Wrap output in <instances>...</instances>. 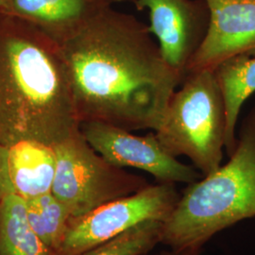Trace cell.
<instances>
[{"label":"cell","mask_w":255,"mask_h":255,"mask_svg":"<svg viewBox=\"0 0 255 255\" xmlns=\"http://www.w3.org/2000/svg\"><path fill=\"white\" fill-rule=\"evenodd\" d=\"M82 135L109 164L133 167L150 174L162 183L190 184L203 177L199 170L169 154L154 131L145 136L101 121H82Z\"/></svg>","instance_id":"52a82bcc"},{"label":"cell","mask_w":255,"mask_h":255,"mask_svg":"<svg viewBox=\"0 0 255 255\" xmlns=\"http://www.w3.org/2000/svg\"><path fill=\"white\" fill-rule=\"evenodd\" d=\"M133 3L139 10H147L148 29L165 63L184 77L207 34L210 14L205 1L134 0Z\"/></svg>","instance_id":"ba28073f"},{"label":"cell","mask_w":255,"mask_h":255,"mask_svg":"<svg viewBox=\"0 0 255 255\" xmlns=\"http://www.w3.org/2000/svg\"><path fill=\"white\" fill-rule=\"evenodd\" d=\"M204 1L209 9V27L185 75L214 72L230 59L255 56V0Z\"/></svg>","instance_id":"9c48e42d"},{"label":"cell","mask_w":255,"mask_h":255,"mask_svg":"<svg viewBox=\"0 0 255 255\" xmlns=\"http://www.w3.org/2000/svg\"><path fill=\"white\" fill-rule=\"evenodd\" d=\"M0 255H53L30 227L25 200L16 194L0 201Z\"/></svg>","instance_id":"4fadbf2b"},{"label":"cell","mask_w":255,"mask_h":255,"mask_svg":"<svg viewBox=\"0 0 255 255\" xmlns=\"http://www.w3.org/2000/svg\"><path fill=\"white\" fill-rule=\"evenodd\" d=\"M56 167L53 146L21 142L9 147L10 179L14 193L24 200L51 193Z\"/></svg>","instance_id":"30bf717a"},{"label":"cell","mask_w":255,"mask_h":255,"mask_svg":"<svg viewBox=\"0 0 255 255\" xmlns=\"http://www.w3.org/2000/svg\"><path fill=\"white\" fill-rule=\"evenodd\" d=\"M181 199L175 183L148 184L134 194L71 218L57 255H81L147 220L165 221Z\"/></svg>","instance_id":"8992f818"},{"label":"cell","mask_w":255,"mask_h":255,"mask_svg":"<svg viewBox=\"0 0 255 255\" xmlns=\"http://www.w3.org/2000/svg\"><path fill=\"white\" fill-rule=\"evenodd\" d=\"M226 107L225 149L229 157L236 150L237 125L243 104L255 93V56H238L214 71Z\"/></svg>","instance_id":"7c38bea8"},{"label":"cell","mask_w":255,"mask_h":255,"mask_svg":"<svg viewBox=\"0 0 255 255\" xmlns=\"http://www.w3.org/2000/svg\"><path fill=\"white\" fill-rule=\"evenodd\" d=\"M115 1H127V0H115ZM131 1H132V2H133V1H134V0H131Z\"/></svg>","instance_id":"ffe728a7"},{"label":"cell","mask_w":255,"mask_h":255,"mask_svg":"<svg viewBox=\"0 0 255 255\" xmlns=\"http://www.w3.org/2000/svg\"><path fill=\"white\" fill-rule=\"evenodd\" d=\"M94 4L89 0H5L1 12L29 22L57 38L79 24Z\"/></svg>","instance_id":"8fae6325"},{"label":"cell","mask_w":255,"mask_h":255,"mask_svg":"<svg viewBox=\"0 0 255 255\" xmlns=\"http://www.w3.org/2000/svg\"><path fill=\"white\" fill-rule=\"evenodd\" d=\"M92 3H102V2H107V0H89Z\"/></svg>","instance_id":"ac0fdd59"},{"label":"cell","mask_w":255,"mask_h":255,"mask_svg":"<svg viewBox=\"0 0 255 255\" xmlns=\"http://www.w3.org/2000/svg\"><path fill=\"white\" fill-rule=\"evenodd\" d=\"M255 217V105L239 131L228 163L188 184L163 225L162 242L173 251L201 253L210 239Z\"/></svg>","instance_id":"3957f363"},{"label":"cell","mask_w":255,"mask_h":255,"mask_svg":"<svg viewBox=\"0 0 255 255\" xmlns=\"http://www.w3.org/2000/svg\"><path fill=\"white\" fill-rule=\"evenodd\" d=\"M160 255H200V253H194L189 251H173L169 249L168 251H163Z\"/></svg>","instance_id":"e0dca14e"},{"label":"cell","mask_w":255,"mask_h":255,"mask_svg":"<svg viewBox=\"0 0 255 255\" xmlns=\"http://www.w3.org/2000/svg\"><path fill=\"white\" fill-rule=\"evenodd\" d=\"M4 1H5V0H0V12H1V9H2V7H3Z\"/></svg>","instance_id":"d6986e66"},{"label":"cell","mask_w":255,"mask_h":255,"mask_svg":"<svg viewBox=\"0 0 255 255\" xmlns=\"http://www.w3.org/2000/svg\"><path fill=\"white\" fill-rule=\"evenodd\" d=\"M164 221L147 220L81 255H146L162 242Z\"/></svg>","instance_id":"9a60e30c"},{"label":"cell","mask_w":255,"mask_h":255,"mask_svg":"<svg viewBox=\"0 0 255 255\" xmlns=\"http://www.w3.org/2000/svg\"><path fill=\"white\" fill-rule=\"evenodd\" d=\"M27 23L0 24V144L54 146L80 120L56 41Z\"/></svg>","instance_id":"7a4b0ae2"},{"label":"cell","mask_w":255,"mask_h":255,"mask_svg":"<svg viewBox=\"0 0 255 255\" xmlns=\"http://www.w3.org/2000/svg\"><path fill=\"white\" fill-rule=\"evenodd\" d=\"M25 202L30 227L52 255H58L71 219L69 211L52 193Z\"/></svg>","instance_id":"5bb4252c"},{"label":"cell","mask_w":255,"mask_h":255,"mask_svg":"<svg viewBox=\"0 0 255 255\" xmlns=\"http://www.w3.org/2000/svg\"><path fill=\"white\" fill-rule=\"evenodd\" d=\"M53 148L57 167L51 193L71 218L84 216L149 184L144 177L109 164L89 145L81 129Z\"/></svg>","instance_id":"5b68a950"},{"label":"cell","mask_w":255,"mask_h":255,"mask_svg":"<svg viewBox=\"0 0 255 255\" xmlns=\"http://www.w3.org/2000/svg\"><path fill=\"white\" fill-rule=\"evenodd\" d=\"M10 194H15L9 168V147L0 144V201Z\"/></svg>","instance_id":"2e32d148"},{"label":"cell","mask_w":255,"mask_h":255,"mask_svg":"<svg viewBox=\"0 0 255 255\" xmlns=\"http://www.w3.org/2000/svg\"><path fill=\"white\" fill-rule=\"evenodd\" d=\"M174 92L154 130L164 149L187 157L202 176L222 163L226 138V107L213 71L186 74Z\"/></svg>","instance_id":"277c9868"},{"label":"cell","mask_w":255,"mask_h":255,"mask_svg":"<svg viewBox=\"0 0 255 255\" xmlns=\"http://www.w3.org/2000/svg\"><path fill=\"white\" fill-rule=\"evenodd\" d=\"M53 39L80 123L101 121L129 131L159 127L184 77L165 63L148 26L102 2Z\"/></svg>","instance_id":"6da1fadb"}]
</instances>
